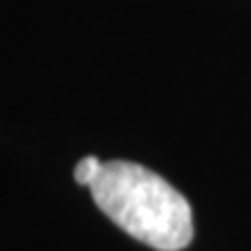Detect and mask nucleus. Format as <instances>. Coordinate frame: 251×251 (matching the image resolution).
Returning <instances> with one entry per match:
<instances>
[{
  "mask_svg": "<svg viewBox=\"0 0 251 251\" xmlns=\"http://www.w3.org/2000/svg\"><path fill=\"white\" fill-rule=\"evenodd\" d=\"M89 188L105 216L137 242L156 251H179L193 240L188 200L161 175L137 163H102Z\"/></svg>",
  "mask_w": 251,
  "mask_h": 251,
  "instance_id": "1",
  "label": "nucleus"
},
{
  "mask_svg": "<svg viewBox=\"0 0 251 251\" xmlns=\"http://www.w3.org/2000/svg\"><path fill=\"white\" fill-rule=\"evenodd\" d=\"M100 168H102V163L96 158V156H86V158H81L79 165L75 168V181L81 184V186H91L96 177L100 175Z\"/></svg>",
  "mask_w": 251,
  "mask_h": 251,
  "instance_id": "2",
  "label": "nucleus"
}]
</instances>
